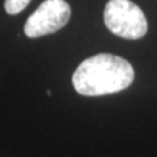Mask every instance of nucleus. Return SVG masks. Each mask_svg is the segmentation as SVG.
<instances>
[{
	"label": "nucleus",
	"mask_w": 157,
	"mask_h": 157,
	"mask_svg": "<svg viewBox=\"0 0 157 157\" xmlns=\"http://www.w3.org/2000/svg\"><path fill=\"white\" fill-rule=\"evenodd\" d=\"M135 78L126 59L113 54H98L85 59L72 76L75 90L81 96H105L128 88Z\"/></svg>",
	"instance_id": "nucleus-1"
},
{
	"label": "nucleus",
	"mask_w": 157,
	"mask_h": 157,
	"mask_svg": "<svg viewBox=\"0 0 157 157\" xmlns=\"http://www.w3.org/2000/svg\"><path fill=\"white\" fill-rule=\"evenodd\" d=\"M106 28L124 39L143 38L148 30L145 14L131 0H109L104 11Z\"/></svg>",
	"instance_id": "nucleus-2"
},
{
	"label": "nucleus",
	"mask_w": 157,
	"mask_h": 157,
	"mask_svg": "<svg viewBox=\"0 0 157 157\" xmlns=\"http://www.w3.org/2000/svg\"><path fill=\"white\" fill-rule=\"evenodd\" d=\"M71 8L66 0H45L32 16H29L24 32L29 38H39L52 34L67 25Z\"/></svg>",
	"instance_id": "nucleus-3"
},
{
	"label": "nucleus",
	"mask_w": 157,
	"mask_h": 157,
	"mask_svg": "<svg viewBox=\"0 0 157 157\" xmlns=\"http://www.w3.org/2000/svg\"><path fill=\"white\" fill-rule=\"evenodd\" d=\"M32 0H6L4 2V8L9 14H17L22 12L28 7V4Z\"/></svg>",
	"instance_id": "nucleus-4"
}]
</instances>
